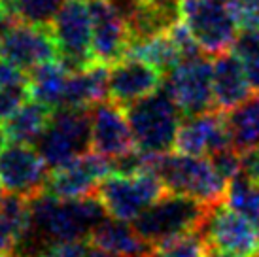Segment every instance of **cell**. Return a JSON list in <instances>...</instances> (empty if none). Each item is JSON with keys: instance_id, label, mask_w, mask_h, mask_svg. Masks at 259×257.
<instances>
[{"instance_id": "obj_2", "label": "cell", "mask_w": 259, "mask_h": 257, "mask_svg": "<svg viewBox=\"0 0 259 257\" xmlns=\"http://www.w3.org/2000/svg\"><path fill=\"white\" fill-rule=\"evenodd\" d=\"M210 208L191 197L166 191L157 202L146 208L133 225L138 235L155 248L170 238L202 229Z\"/></svg>"}, {"instance_id": "obj_27", "label": "cell", "mask_w": 259, "mask_h": 257, "mask_svg": "<svg viewBox=\"0 0 259 257\" xmlns=\"http://www.w3.org/2000/svg\"><path fill=\"white\" fill-rule=\"evenodd\" d=\"M65 0H17V21L50 27Z\"/></svg>"}, {"instance_id": "obj_26", "label": "cell", "mask_w": 259, "mask_h": 257, "mask_svg": "<svg viewBox=\"0 0 259 257\" xmlns=\"http://www.w3.org/2000/svg\"><path fill=\"white\" fill-rule=\"evenodd\" d=\"M204 253H206V236L202 229L155 246L157 257H204Z\"/></svg>"}, {"instance_id": "obj_36", "label": "cell", "mask_w": 259, "mask_h": 257, "mask_svg": "<svg viewBox=\"0 0 259 257\" xmlns=\"http://www.w3.org/2000/svg\"><path fill=\"white\" fill-rule=\"evenodd\" d=\"M87 257H119V255H114V253H108V251H102V250H97V248H91L89 251V255Z\"/></svg>"}, {"instance_id": "obj_20", "label": "cell", "mask_w": 259, "mask_h": 257, "mask_svg": "<svg viewBox=\"0 0 259 257\" xmlns=\"http://www.w3.org/2000/svg\"><path fill=\"white\" fill-rule=\"evenodd\" d=\"M55 110L36 100L27 99L21 106L4 117L0 125L10 142L34 144L48 128Z\"/></svg>"}, {"instance_id": "obj_11", "label": "cell", "mask_w": 259, "mask_h": 257, "mask_svg": "<svg viewBox=\"0 0 259 257\" xmlns=\"http://www.w3.org/2000/svg\"><path fill=\"white\" fill-rule=\"evenodd\" d=\"M48 182V164L29 144L6 142L0 150V187L8 193L36 197Z\"/></svg>"}, {"instance_id": "obj_4", "label": "cell", "mask_w": 259, "mask_h": 257, "mask_svg": "<svg viewBox=\"0 0 259 257\" xmlns=\"http://www.w3.org/2000/svg\"><path fill=\"white\" fill-rule=\"evenodd\" d=\"M165 193V184L155 172H112L99 184L95 195L106 208L108 216L123 222H135L146 208L157 202Z\"/></svg>"}, {"instance_id": "obj_25", "label": "cell", "mask_w": 259, "mask_h": 257, "mask_svg": "<svg viewBox=\"0 0 259 257\" xmlns=\"http://www.w3.org/2000/svg\"><path fill=\"white\" fill-rule=\"evenodd\" d=\"M225 202L259 227V184H253L244 174H238L227 184Z\"/></svg>"}, {"instance_id": "obj_39", "label": "cell", "mask_w": 259, "mask_h": 257, "mask_svg": "<svg viewBox=\"0 0 259 257\" xmlns=\"http://www.w3.org/2000/svg\"><path fill=\"white\" fill-rule=\"evenodd\" d=\"M231 2H250V0H231Z\"/></svg>"}, {"instance_id": "obj_40", "label": "cell", "mask_w": 259, "mask_h": 257, "mask_svg": "<svg viewBox=\"0 0 259 257\" xmlns=\"http://www.w3.org/2000/svg\"><path fill=\"white\" fill-rule=\"evenodd\" d=\"M255 257H259V251H257V255H255Z\"/></svg>"}, {"instance_id": "obj_22", "label": "cell", "mask_w": 259, "mask_h": 257, "mask_svg": "<svg viewBox=\"0 0 259 257\" xmlns=\"http://www.w3.org/2000/svg\"><path fill=\"white\" fill-rule=\"evenodd\" d=\"M30 227V199L15 193L0 195V253L14 255Z\"/></svg>"}, {"instance_id": "obj_33", "label": "cell", "mask_w": 259, "mask_h": 257, "mask_svg": "<svg viewBox=\"0 0 259 257\" xmlns=\"http://www.w3.org/2000/svg\"><path fill=\"white\" fill-rule=\"evenodd\" d=\"M244 64L246 76L248 81L252 85L253 93H259V53H252V55H246V57H238Z\"/></svg>"}, {"instance_id": "obj_23", "label": "cell", "mask_w": 259, "mask_h": 257, "mask_svg": "<svg viewBox=\"0 0 259 257\" xmlns=\"http://www.w3.org/2000/svg\"><path fill=\"white\" fill-rule=\"evenodd\" d=\"M125 57L142 59L146 63H150L151 66H155L157 70H161L163 74L170 72L174 66H178L182 63V53L176 48L174 40L170 38L168 30L133 40Z\"/></svg>"}, {"instance_id": "obj_21", "label": "cell", "mask_w": 259, "mask_h": 257, "mask_svg": "<svg viewBox=\"0 0 259 257\" xmlns=\"http://www.w3.org/2000/svg\"><path fill=\"white\" fill-rule=\"evenodd\" d=\"M70 70L59 59L38 64L27 76V93L30 100H36L40 104L61 110L65 100L66 81Z\"/></svg>"}, {"instance_id": "obj_5", "label": "cell", "mask_w": 259, "mask_h": 257, "mask_svg": "<svg viewBox=\"0 0 259 257\" xmlns=\"http://www.w3.org/2000/svg\"><path fill=\"white\" fill-rule=\"evenodd\" d=\"M38 153L50 168H59L91 148L89 110H55L48 128L36 142Z\"/></svg>"}, {"instance_id": "obj_37", "label": "cell", "mask_w": 259, "mask_h": 257, "mask_svg": "<svg viewBox=\"0 0 259 257\" xmlns=\"http://www.w3.org/2000/svg\"><path fill=\"white\" fill-rule=\"evenodd\" d=\"M6 135H4V131H2V125H0V150L4 148V144H6Z\"/></svg>"}, {"instance_id": "obj_38", "label": "cell", "mask_w": 259, "mask_h": 257, "mask_svg": "<svg viewBox=\"0 0 259 257\" xmlns=\"http://www.w3.org/2000/svg\"><path fill=\"white\" fill-rule=\"evenodd\" d=\"M146 257H157V255H155V250H153V251H151V253H150V255H146Z\"/></svg>"}, {"instance_id": "obj_19", "label": "cell", "mask_w": 259, "mask_h": 257, "mask_svg": "<svg viewBox=\"0 0 259 257\" xmlns=\"http://www.w3.org/2000/svg\"><path fill=\"white\" fill-rule=\"evenodd\" d=\"M110 97V70L106 64L93 63L79 72H70L63 108L87 110Z\"/></svg>"}, {"instance_id": "obj_3", "label": "cell", "mask_w": 259, "mask_h": 257, "mask_svg": "<svg viewBox=\"0 0 259 257\" xmlns=\"http://www.w3.org/2000/svg\"><path fill=\"white\" fill-rule=\"evenodd\" d=\"M123 108L138 150L163 153L174 148L182 112L166 89Z\"/></svg>"}, {"instance_id": "obj_29", "label": "cell", "mask_w": 259, "mask_h": 257, "mask_svg": "<svg viewBox=\"0 0 259 257\" xmlns=\"http://www.w3.org/2000/svg\"><path fill=\"white\" fill-rule=\"evenodd\" d=\"M229 2V8L240 30H259V0Z\"/></svg>"}, {"instance_id": "obj_28", "label": "cell", "mask_w": 259, "mask_h": 257, "mask_svg": "<svg viewBox=\"0 0 259 257\" xmlns=\"http://www.w3.org/2000/svg\"><path fill=\"white\" fill-rule=\"evenodd\" d=\"M210 161L214 164V168L220 172L227 184L231 180L240 174V151L233 146V148H225L222 151H216L210 155Z\"/></svg>"}, {"instance_id": "obj_24", "label": "cell", "mask_w": 259, "mask_h": 257, "mask_svg": "<svg viewBox=\"0 0 259 257\" xmlns=\"http://www.w3.org/2000/svg\"><path fill=\"white\" fill-rule=\"evenodd\" d=\"M229 125L233 133V146L238 151L259 144V93L231 110Z\"/></svg>"}, {"instance_id": "obj_1", "label": "cell", "mask_w": 259, "mask_h": 257, "mask_svg": "<svg viewBox=\"0 0 259 257\" xmlns=\"http://www.w3.org/2000/svg\"><path fill=\"white\" fill-rule=\"evenodd\" d=\"M151 172L165 184L166 191L186 195L202 204H220L225 200L227 182L220 176L210 159L184 153H155Z\"/></svg>"}, {"instance_id": "obj_8", "label": "cell", "mask_w": 259, "mask_h": 257, "mask_svg": "<svg viewBox=\"0 0 259 257\" xmlns=\"http://www.w3.org/2000/svg\"><path fill=\"white\" fill-rule=\"evenodd\" d=\"M165 89L187 117L208 112L214 106V63L204 55L184 59L166 76Z\"/></svg>"}, {"instance_id": "obj_10", "label": "cell", "mask_w": 259, "mask_h": 257, "mask_svg": "<svg viewBox=\"0 0 259 257\" xmlns=\"http://www.w3.org/2000/svg\"><path fill=\"white\" fill-rule=\"evenodd\" d=\"M202 233L210 246L229 257H255L259 251V227L227 206L225 200L210 208Z\"/></svg>"}, {"instance_id": "obj_32", "label": "cell", "mask_w": 259, "mask_h": 257, "mask_svg": "<svg viewBox=\"0 0 259 257\" xmlns=\"http://www.w3.org/2000/svg\"><path fill=\"white\" fill-rule=\"evenodd\" d=\"M240 174L259 184V144L240 151Z\"/></svg>"}, {"instance_id": "obj_13", "label": "cell", "mask_w": 259, "mask_h": 257, "mask_svg": "<svg viewBox=\"0 0 259 257\" xmlns=\"http://www.w3.org/2000/svg\"><path fill=\"white\" fill-rule=\"evenodd\" d=\"M0 57L29 74L38 64L59 59V46L50 27L15 23L0 38Z\"/></svg>"}, {"instance_id": "obj_6", "label": "cell", "mask_w": 259, "mask_h": 257, "mask_svg": "<svg viewBox=\"0 0 259 257\" xmlns=\"http://www.w3.org/2000/svg\"><path fill=\"white\" fill-rule=\"evenodd\" d=\"M180 15L204 53H225L237 40L238 25L227 0H180Z\"/></svg>"}, {"instance_id": "obj_34", "label": "cell", "mask_w": 259, "mask_h": 257, "mask_svg": "<svg viewBox=\"0 0 259 257\" xmlns=\"http://www.w3.org/2000/svg\"><path fill=\"white\" fill-rule=\"evenodd\" d=\"M0 12L17 21V0H0Z\"/></svg>"}, {"instance_id": "obj_12", "label": "cell", "mask_w": 259, "mask_h": 257, "mask_svg": "<svg viewBox=\"0 0 259 257\" xmlns=\"http://www.w3.org/2000/svg\"><path fill=\"white\" fill-rule=\"evenodd\" d=\"M93 17V61L102 64H115L121 61L133 42L127 17L112 0H89Z\"/></svg>"}, {"instance_id": "obj_30", "label": "cell", "mask_w": 259, "mask_h": 257, "mask_svg": "<svg viewBox=\"0 0 259 257\" xmlns=\"http://www.w3.org/2000/svg\"><path fill=\"white\" fill-rule=\"evenodd\" d=\"M91 248L89 240H65L51 244L42 257H87Z\"/></svg>"}, {"instance_id": "obj_16", "label": "cell", "mask_w": 259, "mask_h": 257, "mask_svg": "<svg viewBox=\"0 0 259 257\" xmlns=\"http://www.w3.org/2000/svg\"><path fill=\"white\" fill-rule=\"evenodd\" d=\"M163 72L138 57H123L110 70V99L119 106H129L157 93Z\"/></svg>"}, {"instance_id": "obj_14", "label": "cell", "mask_w": 259, "mask_h": 257, "mask_svg": "<svg viewBox=\"0 0 259 257\" xmlns=\"http://www.w3.org/2000/svg\"><path fill=\"white\" fill-rule=\"evenodd\" d=\"M225 148H233L229 117L222 110L204 112L180 123L174 140V151L184 155H204L216 153Z\"/></svg>"}, {"instance_id": "obj_31", "label": "cell", "mask_w": 259, "mask_h": 257, "mask_svg": "<svg viewBox=\"0 0 259 257\" xmlns=\"http://www.w3.org/2000/svg\"><path fill=\"white\" fill-rule=\"evenodd\" d=\"M27 72L21 70L19 66L10 63L8 59L0 57V91L2 89H10V87L25 85L27 83Z\"/></svg>"}, {"instance_id": "obj_9", "label": "cell", "mask_w": 259, "mask_h": 257, "mask_svg": "<svg viewBox=\"0 0 259 257\" xmlns=\"http://www.w3.org/2000/svg\"><path fill=\"white\" fill-rule=\"evenodd\" d=\"M114 172V161L97 151H85L70 163L53 168L44 186L46 195L55 199H83L95 195L102 180Z\"/></svg>"}, {"instance_id": "obj_35", "label": "cell", "mask_w": 259, "mask_h": 257, "mask_svg": "<svg viewBox=\"0 0 259 257\" xmlns=\"http://www.w3.org/2000/svg\"><path fill=\"white\" fill-rule=\"evenodd\" d=\"M15 23H17V21H14L12 17H8L6 14H2V12H0V38L6 34L8 30L12 29Z\"/></svg>"}, {"instance_id": "obj_18", "label": "cell", "mask_w": 259, "mask_h": 257, "mask_svg": "<svg viewBox=\"0 0 259 257\" xmlns=\"http://www.w3.org/2000/svg\"><path fill=\"white\" fill-rule=\"evenodd\" d=\"M93 248L119 257H146L155 250L137 233L135 225L112 216H106L89 235Z\"/></svg>"}, {"instance_id": "obj_15", "label": "cell", "mask_w": 259, "mask_h": 257, "mask_svg": "<svg viewBox=\"0 0 259 257\" xmlns=\"http://www.w3.org/2000/svg\"><path fill=\"white\" fill-rule=\"evenodd\" d=\"M91 150L117 159L137 148L125 108L115 102H99L91 106Z\"/></svg>"}, {"instance_id": "obj_17", "label": "cell", "mask_w": 259, "mask_h": 257, "mask_svg": "<svg viewBox=\"0 0 259 257\" xmlns=\"http://www.w3.org/2000/svg\"><path fill=\"white\" fill-rule=\"evenodd\" d=\"M244 64L235 53H220L214 61V106L231 112L252 97Z\"/></svg>"}, {"instance_id": "obj_7", "label": "cell", "mask_w": 259, "mask_h": 257, "mask_svg": "<svg viewBox=\"0 0 259 257\" xmlns=\"http://www.w3.org/2000/svg\"><path fill=\"white\" fill-rule=\"evenodd\" d=\"M59 46V61L70 72H79L93 63V17L89 0H65L51 23Z\"/></svg>"}]
</instances>
